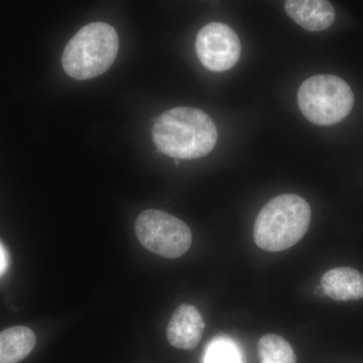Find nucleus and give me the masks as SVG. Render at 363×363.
Here are the masks:
<instances>
[{"mask_svg": "<svg viewBox=\"0 0 363 363\" xmlns=\"http://www.w3.org/2000/svg\"><path fill=\"white\" fill-rule=\"evenodd\" d=\"M218 133L211 117L191 107L164 112L152 128V140L166 156L196 160L207 156L216 145Z\"/></svg>", "mask_w": 363, "mask_h": 363, "instance_id": "obj_1", "label": "nucleus"}, {"mask_svg": "<svg viewBox=\"0 0 363 363\" xmlns=\"http://www.w3.org/2000/svg\"><path fill=\"white\" fill-rule=\"evenodd\" d=\"M311 215L309 203L301 196L283 194L274 198L262 207L255 219V243L271 252L294 247L307 233Z\"/></svg>", "mask_w": 363, "mask_h": 363, "instance_id": "obj_2", "label": "nucleus"}, {"mask_svg": "<svg viewBox=\"0 0 363 363\" xmlns=\"http://www.w3.org/2000/svg\"><path fill=\"white\" fill-rule=\"evenodd\" d=\"M118 49V35L111 26L89 23L69 40L62 57V65L70 77L88 80L111 68Z\"/></svg>", "mask_w": 363, "mask_h": 363, "instance_id": "obj_3", "label": "nucleus"}, {"mask_svg": "<svg viewBox=\"0 0 363 363\" xmlns=\"http://www.w3.org/2000/svg\"><path fill=\"white\" fill-rule=\"evenodd\" d=\"M298 102L308 121L317 125H332L350 114L354 95L342 79L317 75L305 80L298 88Z\"/></svg>", "mask_w": 363, "mask_h": 363, "instance_id": "obj_4", "label": "nucleus"}, {"mask_svg": "<svg viewBox=\"0 0 363 363\" xmlns=\"http://www.w3.org/2000/svg\"><path fill=\"white\" fill-rule=\"evenodd\" d=\"M135 233L143 247L166 259L185 255L193 240L185 222L157 209L145 210L138 215Z\"/></svg>", "mask_w": 363, "mask_h": 363, "instance_id": "obj_5", "label": "nucleus"}, {"mask_svg": "<svg viewBox=\"0 0 363 363\" xmlns=\"http://www.w3.org/2000/svg\"><path fill=\"white\" fill-rule=\"evenodd\" d=\"M195 48L202 65L212 72L229 70L240 58V38L225 23H211L202 28Z\"/></svg>", "mask_w": 363, "mask_h": 363, "instance_id": "obj_6", "label": "nucleus"}, {"mask_svg": "<svg viewBox=\"0 0 363 363\" xmlns=\"http://www.w3.org/2000/svg\"><path fill=\"white\" fill-rule=\"evenodd\" d=\"M205 323L197 308L183 304L177 308L167 328L169 344L179 350H194L201 341Z\"/></svg>", "mask_w": 363, "mask_h": 363, "instance_id": "obj_7", "label": "nucleus"}, {"mask_svg": "<svg viewBox=\"0 0 363 363\" xmlns=\"http://www.w3.org/2000/svg\"><path fill=\"white\" fill-rule=\"evenodd\" d=\"M286 13L310 32L327 30L333 25L335 11L328 0H286Z\"/></svg>", "mask_w": 363, "mask_h": 363, "instance_id": "obj_8", "label": "nucleus"}, {"mask_svg": "<svg viewBox=\"0 0 363 363\" xmlns=\"http://www.w3.org/2000/svg\"><path fill=\"white\" fill-rule=\"evenodd\" d=\"M322 290L335 301H357L363 298V274L352 267H336L325 272Z\"/></svg>", "mask_w": 363, "mask_h": 363, "instance_id": "obj_9", "label": "nucleus"}, {"mask_svg": "<svg viewBox=\"0 0 363 363\" xmlns=\"http://www.w3.org/2000/svg\"><path fill=\"white\" fill-rule=\"evenodd\" d=\"M35 333L28 327L16 326L0 332V363H18L35 345Z\"/></svg>", "mask_w": 363, "mask_h": 363, "instance_id": "obj_10", "label": "nucleus"}, {"mask_svg": "<svg viewBox=\"0 0 363 363\" xmlns=\"http://www.w3.org/2000/svg\"><path fill=\"white\" fill-rule=\"evenodd\" d=\"M260 363H297L291 344L277 334H267L259 341Z\"/></svg>", "mask_w": 363, "mask_h": 363, "instance_id": "obj_11", "label": "nucleus"}, {"mask_svg": "<svg viewBox=\"0 0 363 363\" xmlns=\"http://www.w3.org/2000/svg\"><path fill=\"white\" fill-rule=\"evenodd\" d=\"M203 363H242V357L233 340L219 337L208 344Z\"/></svg>", "mask_w": 363, "mask_h": 363, "instance_id": "obj_12", "label": "nucleus"}, {"mask_svg": "<svg viewBox=\"0 0 363 363\" xmlns=\"http://www.w3.org/2000/svg\"><path fill=\"white\" fill-rule=\"evenodd\" d=\"M6 255H4V250L0 247V272H4V269H6Z\"/></svg>", "mask_w": 363, "mask_h": 363, "instance_id": "obj_13", "label": "nucleus"}]
</instances>
